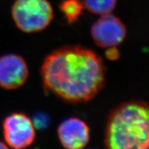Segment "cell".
Segmentation results:
<instances>
[{
  "label": "cell",
  "mask_w": 149,
  "mask_h": 149,
  "mask_svg": "<svg viewBox=\"0 0 149 149\" xmlns=\"http://www.w3.org/2000/svg\"><path fill=\"white\" fill-rule=\"evenodd\" d=\"M44 88L69 103L95 97L104 86L106 67L94 51L81 46H66L44 59L40 69Z\"/></svg>",
  "instance_id": "1"
},
{
  "label": "cell",
  "mask_w": 149,
  "mask_h": 149,
  "mask_svg": "<svg viewBox=\"0 0 149 149\" xmlns=\"http://www.w3.org/2000/svg\"><path fill=\"white\" fill-rule=\"evenodd\" d=\"M104 145L111 149L149 148V104L133 100L115 108L107 119Z\"/></svg>",
  "instance_id": "2"
},
{
  "label": "cell",
  "mask_w": 149,
  "mask_h": 149,
  "mask_svg": "<svg viewBox=\"0 0 149 149\" xmlns=\"http://www.w3.org/2000/svg\"><path fill=\"white\" fill-rule=\"evenodd\" d=\"M11 14L19 29L32 33L49 26L53 18V9L48 0H15Z\"/></svg>",
  "instance_id": "3"
},
{
  "label": "cell",
  "mask_w": 149,
  "mask_h": 149,
  "mask_svg": "<svg viewBox=\"0 0 149 149\" xmlns=\"http://www.w3.org/2000/svg\"><path fill=\"white\" fill-rule=\"evenodd\" d=\"M6 143L13 148L22 149L34 142L36 133L33 121L22 113H15L4 119L2 124Z\"/></svg>",
  "instance_id": "4"
},
{
  "label": "cell",
  "mask_w": 149,
  "mask_h": 149,
  "mask_svg": "<svg viewBox=\"0 0 149 149\" xmlns=\"http://www.w3.org/2000/svg\"><path fill=\"white\" fill-rule=\"evenodd\" d=\"M91 34L99 47H117L125 40L126 29L120 18L109 13L101 15L93 24Z\"/></svg>",
  "instance_id": "5"
},
{
  "label": "cell",
  "mask_w": 149,
  "mask_h": 149,
  "mask_svg": "<svg viewBox=\"0 0 149 149\" xmlns=\"http://www.w3.org/2000/svg\"><path fill=\"white\" fill-rule=\"evenodd\" d=\"M29 77L27 64L21 56L7 54L0 57V86L6 90L21 87Z\"/></svg>",
  "instance_id": "6"
},
{
  "label": "cell",
  "mask_w": 149,
  "mask_h": 149,
  "mask_svg": "<svg viewBox=\"0 0 149 149\" xmlns=\"http://www.w3.org/2000/svg\"><path fill=\"white\" fill-rule=\"evenodd\" d=\"M57 135L65 148L81 149L90 140V128L81 119L69 117L59 125Z\"/></svg>",
  "instance_id": "7"
},
{
  "label": "cell",
  "mask_w": 149,
  "mask_h": 149,
  "mask_svg": "<svg viewBox=\"0 0 149 149\" xmlns=\"http://www.w3.org/2000/svg\"><path fill=\"white\" fill-rule=\"evenodd\" d=\"M85 8L92 13L107 15L111 13L117 4V0H81Z\"/></svg>",
  "instance_id": "8"
},
{
  "label": "cell",
  "mask_w": 149,
  "mask_h": 149,
  "mask_svg": "<svg viewBox=\"0 0 149 149\" xmlns=\"http://www.w3.org/2000/svg\"><path fill=\"white\" fill-rule=\"evenodd\" d=\"M84 6L80 0H63L59 9L68 23H74L82 13Z\"/></svg>",
  "instance_id": "9"
},
{
  "label": "cell",
  "mask_w": 149,
  "mask_h": 149,
  "mask_svg": "<svg viewBox=\"0 0 149 149\" xmlns=\"http://www.w3.org/2000/svg\"><path fill=\"white\" fill-rule=\"evenodd\" d=\"M106 57H107L109 60L114 61L118 59L120 57V53L116 47H110L108 48L107 51L105 53Z\"/></svg>",
  "instance_id": "10"
},
{
  "label": "cell",
  "mask_w": 149,
  "mask_h": 149,
  "mask_svg": "<svg viewBox=\"0 0 149 149\" xmlns=\"http://www.w3.org/2000/svg\"><path fill=\"white\" fill-rule=\"evenodd\" d=\"M7 148L6 144H5L4 143L0 141V148Z\"/></svg>",
  "instance_id": "11"
}]
</instances>
